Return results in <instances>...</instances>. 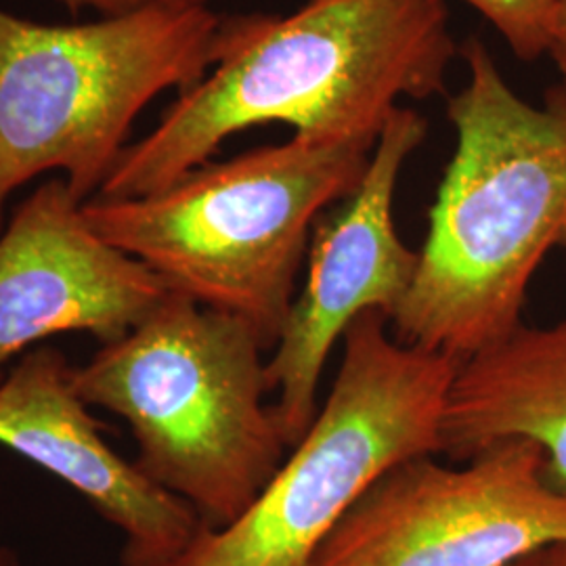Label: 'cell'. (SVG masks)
I'll return each mask as SVG.
<instances>
[{"label":"cell","instance_id":"cell-1","mask_svg":"<svg viewBox=\"0 0 566 566\" xmlns=\"http://www.w3.org/2000/svg\"><path fill=\"white\" fill-rule=\"evenodd\" d=\"M455 55L446 0H306L285 18H224L217 65L126 145L95 198L163 191L271 122L315 142H378L401 99L443 93Z\"/></svg>","mask_w":566,"mask_h":566},{"label":"cell","instance_id":"cell-2","mask_svg":"<svg viewBox=\"0 0 566 566\" xmlns=\"http://www.w3.org/2000/svg\"><path fill=\"white\" fill-rule=\"evenodd\" d=\"M462 55L468 84L447 105L455 151L416 282L390 319L397 340L458 361L523 325L533 275L566 245V84L537 107L514 93L481 39H468Z\"/></svg>","mask_w":566,"mask_h":566},{"label":"cell","instance_id":"cell-3","mask_svg":"<svg viewBox=\"0 0 566 566\" xmlns=\"http://www.w3.org/2000/svg\"><path fill=\"white\" fill-rule=\"evenodd\" d=\"M374 147L294 135L203 164L151 196L91 198L82 217L172 292L242 319L273 350L315 224L357 189Z\"/></svg>","mask_w":566,"mask_h":566},{"label":"cell","instance_id":"cell-4","mask_svg":"<svg viewBox=\"0 0 566 566\" xmlns=\"http://www.w3.org/2000/svg\"><path fill=\"white\" fill-rule=\"evenodd\" d=\"M266 346L250 325L179 292L81 367L88 407L122 418L135 464L196 510L203 526L229 525L250 506L290 451L275 420Z\"/></svg>","mask_w":566,"mask_h":566},{"label":"cell","instance_id":"cell-5","mask_svg":"<svg viewBox=\"0 0 566 566\" xmlns=\"http://www.w3.org/2000/svg\"><path fill=\"white\" fill-rule=\"evenodd\" d=\"M223 23L208 4L78 25L0 9V233L11 193L44 172H65L78 202L95 198L143 109L217 65Z\"/></svg>","mask_w":566,"mask_h":566},{"label":"cell","instance_id":"cell-6","mask_svg":"<svg viewBox=\"0 0 566 566\" xmlns=\"http://www.w3.org/2000/svg\"><path fill=\"white\" fill-rule=\"evenodd\" d=\"M340 369L317 418L256 500L229 525L203 526L163 566H313L334 528L390 468L441 453L460 361L390 334L382 311L344 332Z\"/></svg>","mask_w":566,"mask_h":566},{"label":"cell","instance_id":"cell-7","mask_svg":"<svg viewBox=\"0 0 566 566\" xmlns=\"http://www.w3.org/2000/svg\"><path fill=\"white\" fill-rule=\"evenodd\" d=\"M460 464L420 455L390 468L313 566H507L566 542V495L535 443L497 441Z\"/></svg>","mask_w":566,"mask_h":566},{"label":"cell","instance_id":"cell-8","mask_svg":"<svg viewBox=\"0 0 566 566\" xmlns=\"http://www.w3.org/2000/svg\"><path fill=\"white\" fill-rule=\"evenodd\" d=\"M426 128L422 114L397 107L357 189L315 224L306 282L266 359L271 392H277L273 413L290 449L317 418L325 365L348 325L365 311H382L392 319L416 282L420 252L405 245L397 231L395 193Z\"/></svg>","mask_w":566,"mask_h":566},{"label":"cell","instance_id":"cell-9","mask_svg":"<svg viewBox=\"0 0 566 566\" xmlns=\"http://www.w3.org/2000/svg\"><path fill=\"white\" fill-rule=\"evenodd\" d=\"M168 294L151 269L88 227L67 182H44L0 233V382L61 334L120 340Z\"/></svg>","mask_w":566,"mask_h":566},{"label":"cell","instance_id":"cell-10","mask_svg":"<svg viewBox=\"0 0 566 566\" xmlns=\"http://www.w3.org/2000/svg\"><path fill=\"white\" fill-rule=\"evenodd\" d=\"M74 367L49 344L9 367L0 382V446L57 476L118 526L122 566L166 565L203 523L193 507L109 447L76 390Z\"/></svg>","mask_w":566,"mask_h":566},{"label":"cell","instance_id":"cell-11","mask_svg":"<svg viewBox=\"0 0 566 566\" xmlns=\"http://www.w3.org/2000/svg\"><path fill=\"white\" fill-rule=\"evenodd\" d=\"M506 439L539 447L547 483L566 495V317L523 324L460 361L447 395L441 453L465 462Z\"/></svg>","mask_w":566,"mask_h":566},{"label":"cell","instance_id":"cell-12","mask_svg":"<svg viewBox=\"0 0 566 566\" xmlns=\"http://www.w3.org/2000/svg\"><path fill=\"white\" fill-rule=\"evenodd\" d=\"M485 18L523 61L546 55L558 0H464Z\"/></svg>","mask_w":566,"mask_h":566},{"label":"cell","instance_id":"cell-13","mask_svg":"<svg viewBox=\"0 0 566 566\" xmlns=\"http://www.w3.org/2000/svg\"><path fill=\"white\" fill-rule=\"evenodd\" d=\"M70 11L95 9L105 18H120L147 7H203L208 0H60Z\"/></svg>","mask_w":566,"mask_h":566},{"label":"cell","instance_id":"cell-14","mask_svg":"<svg viewBox=\"0 0 566 566\" xmlns=\"http://www.w3.org/2000/svg\"><path fill=\"white\" fill-rule=\"evenodd\" d=\"M547 55L556 63L558 74H560V82L566 84V0H558Z\"/></svg>","mask_w":566,"mask_h":566},{"label":"cell","instance_id":"cell-15","mask_svg":"<svg viewBox=\"0 0 566 566\" xmlns=\"http://www.w3.org/2000/svg\"><path fill=\"white\" fill-rule=\"evenodd\" d=\"M507 566H566V542L539 547Z\"/></svg>","mask_w":566,"mask_h":566},{"label":"cell","instance_id":"cell-16","mask_svg":"<svg viewBox=\"0 0 566 566\" xmlns=\"http://www.w3.org/2000/svg\"><path fill=\"white\" fill-rule=\"evenodd\" d=\"M0 566H21L20 556L11 547L0 546Z\"/></svg>","mask_w":566,"mask_h":566}]
</instances>
